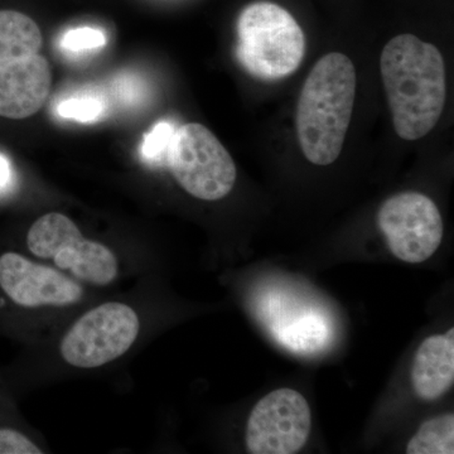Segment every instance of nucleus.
Wrapping results in <instances>:
<instances>
[{
	"instance_id": "nucleus-1",
	"label": "nucleus",
	"mask_w": 454,
	"mask_h": 454,
	"mask_svg": "<svg viewBox=\"0 0 454 454\" xmlns=\"http://www.w3.org/2000/svg\"><path fill=\"white\" fill-rule=\"evenodd\" d=\"M381 79L394 128L400 138L414 142L437 125L447 98L446 66L434 44L405 33L385 44Z\"/></svg>"
},
{
	"instance_id": "nucleus-2",
	"label": "nucleus",
	"mask_w": 454,
	"mask_h": 454,
	"mask_svg": "<svg viewBox=\"0 0 454 454\" xmlns=\"http://www.w3.org/2000/svg\"><path fill=\"white\" fill-rule=\"evenodd\" d=\"M356 88V68L343 53H327L313 66L301 88L295 116L298 143L310 163L328 166L339 158Z\"/></svg>"
},
{
	"instance_id": "nucleus-3",
	"label": "nucleus",
	"mask_w": 454,
	"mask_h": 454,
	"mask_svg": "<svg viewBox=\"0 0 454 454\" xmlns=\"http://www.w3.org/2000/svg\"><path fill=\"white\" fill-rule=\"evenodd\" d=\"M306 55V35L295 18L276 3L255 2L236 22L235 56L250 76L276 82L298 70Z\"/></svg>"
},
{
	"instance_id": "nucleus-4",
	"label": "nucleus",
	"mask_w": 454,
	"mask_h": 454,
	"mask_svg": "<svg viewBox=\"0 0 454 454\" xmlns=\"http://www.w3.org/2000/svg\"><path fill=\"white\" fill-rule=\"evenodd\" d=\"M27 249L83 286H109L119 277L118 255L107 245L85 238L70 217L50 212L35 221L27 234Z\"/></svg>"
},
{
	"instance_id": "nucleus-5",
	"label": "nucleus",
	"mask_w": 454,
	"mask_h": 454,
	"mask_svg": "<svg viewBox=\"0 0 454 454\" xmlns=\"http://www.w3.org/2000/svg\"><path fill=\"white\" fill-rule=\"evenodd\" d=\"M142 331L137 309L124 301H104L82 313L62 336L59 355L74 369H98L124 356Z\"/></svg>"
},
{
	"instance_id": "nucleus-6",
	"label": "nucleus",
	"mask_w": 454,
	"mask_h": 454,
	"mask_svg": "<svg viewBox=\"0 0 454 454\" xmlns=\"http://www.w3.org/2000/svg\"><path fill=\"white\" fill-rule=\"evenodd\" d=\"M166 162L179 186L202 201H219L235 186L234 160L215 134L199 122L176 129Z\"/></svg>"
},
{
	"instance_id": "nucleus-7",
	"label": "nucleus",
	"mask_w": 454,
	"mask_h": 454,
	"mask_svg": "<svg viewBox=\"0 0 454 454\" xmlns=\"http://www.w3.org/2000/svg\"><path fill=\"white\" fill-rule=\"evenodd\" d=\"M378 226L393 255L411 264L428 260L443 238V220L437 205L413 191L384 201L379 208Z\"/></svg>"
},
{
	"instance_id": "nucleus-8",
	"label": "nucleus",
	"mask_w": 454,
	"mask_h": 454,
	"mask_svg": "<svg viewBox=\"0 0 454 454\" xmlns=\"http://www.w3.org/2000/svg\"><path fill=\"white\" fill-rule=\"evenodd\" d=\"M0 291L14 306L28 310L67 309L86 298L83 284L16 252L0 255Z\"/></svg>"
},
{
	"instance_id": "nucleus-9",
	"label": "nucleus",
	"mask_w": 454,
	"mask_h": 454,
	"mask_svg": "<svg viewBox=\"0 0 454 454\" xmlns=\"http://www.w3.org/2000/svg\"><path fill=\"white\" fill-rule=\"evenodd\" d=\"M312 415L309 402L293 389H278L254 406L245 442L252 454H294L309 441Z\"/></svg>"
},
{
	"instance_id": "nucleus-10",
	"label": "nucleus",
	"mask_w": 454,
	"mask_h": 454,
	"mask_svg": "<svg viewBox=\"0 0 454 454\" xmlns=\"http://www.w3.org/2000/svg\"><path fill=\"white\" fill-rule=\"evenodd\" d=\"M52 74L40 53L0 59V116L29 118L49 97Z\"/></svg>"
},
{
	"instance_id": "nucleus-11",
	"label": "nucleus",
	"mask_w": 454,
	"mask_h": 454,
	"mask_svg": "<svg viewBox=\"0 0 454 454\" xmlns=\"http://www.w3.org/2000/svg\"><path fill=\"white\" fill-rule=\"evenodd\" d=\"M454 382V330L423 340L415 352L411 367L414 393L424 402H433L447 393Z\"/></svg>"
},
{
	"instance_id": "nucleus-12",
	"label": "nucleus",
	"mask_w": 454,
	"mask_h": 454,
	"mask_svg": "<svg viewBox=\"0 0 454 454\" xmlns=\"http://www.w3.org/2000/svg\"><path fill=\"white\" fill-rule=\"evenodd\" d=\"M43 43L37 23L17 11H0V59L33 55Z\"/></svg>"
},
{
	"instance_id": "nucleus-13",
	"label": "nucleus",
	"mask_w": 454,
	"mask_h": 454,
	"mask_svg": "<svg viewBox=\"0 0 454 454\" xmlns=\"http://www.w3.org/2000/svg\"><path fill=\"white\" fill-rule=\"evenodd\" d=\"M408 454H453L454 415H441L424 422L406 446Z\"/></svg>"
},
{
	"instance_id": "nucleus-14",
	"label": "nucleus",
	"mask_w": 454,
	"mask_h": 454,
	"mask_svg": "<svg viewBox=\"0 0 454 454\" xmlns=\"http://www.w3.org/2000/svg\"><path fill=\"white\" fill-rule=\"evenodd\" d=\"M175 131L176 128L168 121L155 124L153 129L146 133L143 140V157L149 162L160 163L166 160Z\"/></svg>"
},
{
	"instance_id": "nucleus-15",
	"label": "nucleus",
	"mask_w": 454,
	"mask_h": 454,
	"mask_svg": "<svg viewBox=\"0 0 454 454\" xmlns=\"http://www.w3.org/2000/svg\"><path fill=\"white\" fill-rule=\"evenodd\" d=\"M103 112L104 104L91 97L68 98L57 106L59 116L80 122L97 121Z\"/></svg>"
},
{
	"instance_id": "nucleus-16",
	"label": "nucleus",
	"mask_w": 454,
	"mask_h": 454,
	"mask_svg": "<svg viewBox=\"0 0 454 454\" xmlns=\"http://www.w3.org/2000/svg\"><path fill=\"white\" fill-rule=\"evenodd\" d=\"M106 37L98 29L82 27L68 31L62 38V47L71 52H82L106 46Z\"/></svg>"
},
{
	"instance_id": "nucleus-17",
	"label": "nucleus",
	"mask_w": 454,
	"mask_h": 454,
	"mask_svg": "<svg viewBox=\"0 0 454 454\" xmlns=\"http://www.w3.org/2000/svg\"><path fill=\"white\" fill-rule=\"evenodd\" d=\"M41 446L20 430L0 428V454H41Z\"/></svg>"
},
{
	"instance_id": "nucleus-18",
	"label": "nucleus",
	"mask_w": 454,
	"mask_h": 454,
	"mask_svg": "<svg viewBox=\"0 0 454 454\" xmlns=\"http://www.w3.org/2000/svg\"><path fill=\"white\" fill-rule=\"evenodd\" d=\"M11 177V167L8 160L3 155H0V186H4Z\"/></svg>"
}]
</instances>
